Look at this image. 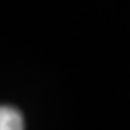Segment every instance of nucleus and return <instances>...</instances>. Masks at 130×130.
I'll use <instances>...</instances> for the list:
<instances>
[{
  "mask_svg": "<svg viewBox=\"0 0 130 130\" xmlns=\"http://www.w3.org/2000/svg\"><path fill=\"white\" fill-rule=\"evenodd\" d=\"M0 130H24L22 114L13 107L0 108Z\"/></svg>",
  "mask_w": 130,
  "mask_h": 130,
  "instance_id": "nucleus-1",
  "label": "nucleus"
}]
</instances>
